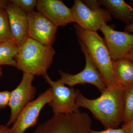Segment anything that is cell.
Wrapping results in <instances>:
<instances>
[{"label": "cell", "instance_id": "17", "mask_svg": "<svg viewBox=\"0 0 133 133\" xmlns=\"http://www.w3.org/2000/svg\"><path fill=\"white\" fill-rule=\"evenodd\" d=\"M123 122L133 119V86L124 87L123 93Z\"/></svg>", "mask_w": 133, "mask_h": 133}, {"label": "cell", "instance_id": "4", "mask_svg": "<svg viewBox=\"0 0 133 133\" xmlns=\"http://www.w3.org/2000/svg\"><path fill=\"white\" fill-rule=\"evenodd\" d=\"M91 126L90 122L81 117L58 115L40 124L33 133H90Z\"/></svg>", "mask_w": 133, "mask_h": 133}, {"label": "cell", "instance_id": "22", "mask_svg": "<svg viewBox=\"0 0 133 133\" xmlns=\"http://www.w3.org/2000/svg\"><path fill=\"white\" fill-rule=\"evenodd\" d=\"M82 1L88 7L91 9H97L100 8V7L101 5L99 3L98 1L84 0V1Z\"/></svg>", "mask_w": 133, "mask_h": 133}, {"label": "cell", "instance_id": "14", "mask_svg": "<svg viewBox=\"0 0 133 133\" xmlns=\"http://www.w3.org/2000/svg\"><path fill=\"white\" fill-rule=\"evenodd\" d=\"M101 6L106 8L110 15L127 24L133 23V8L124 0H98Z\"/></svg>", "mask_w": 133, "mask_h": 133}, {"label": "cell", "instance_id": "16", "mask_svg": "<svg viewBox=\"0 0 133 133\" xmlns=\"http://www.w3.org/2000/svg\"><path fill=\"white\" fill-rule=\"evenodd\" d=\"M19 48L13 41L0 43V66L9 65L16 67L15 58Z\"/></svg>", "mask_w": 133, "mask_h": 133}, {"label": "cell", "instance_id": "23", "mask_svg": "<svg viewBox=\"0 0 133 133\" xmlns=\"http://www.w3.org/2000/svg\"><path fill=\"white\" fill-rule=\"evenodd\" d=\"M122 128L125 133H133V119L129 122L123 124Z\"/></svg>", "mask_w": 133, "mask_h": 133}, {"label": "cell", "instance_id": "15", "mask_svg": "<svg viewBox=\"0 0 133 133\" xmlns=\"http://www.w3.org/2000/svg\"><path fill=\"white\" fill-rule=\"evenodd\" d=\"M112 68L115 78L119 84L124 88L133 86V62L127 58L114 60Z\"/></svg>", "mask_w": 133, "mask_h": 133}, {"label": "cell", "instance_id": "19", "mask_svg": "<svg viewBox=\"0 0 133 133\" xmlns=\"http://www.w3.org/2000/svg\"><path fill=\"white\" fill-rule=\"evenodd\" d=\"M21 9L28 14L34 11L36 6L37 1L36 0H11Z\"/></svg>", "mask_w": 133, "mask_h": 133}, {"label": "cell", "instance_id": "7", "mask_svg": "<svg viewBox=\"0 0 133 133\" xmlns=\"http://www.w3.org/2000/svg\"><path fill=\"white\" fill-rule=\"evenodd\" d=\"M71 9L74 22L86 30L97 32L103 24L112 20L111 15L106 9H91L81 0L74 1Z\"/></svg>", "mask_w": 133, "mask_h": 133}, {"label": "cell", "instance_id": "2", "mask_svg": "<svg viewBox=\"0 0 133 133\" xmlns=\"http://www.w3.org/2000/svg\"><path fill=\"white\" fill-rule=\"evenodd\" d=\"M74 28L78 42L84 46L104 79L107 87L120 85L115 78L113 61L104 38L97 32L84 29L77 24H74Z\"/></svg>", "mask_w": 133, "mask_h": 133}, {"label": "cell", "instance_id": "27", "mask_svg": "<svg viewBox=\"0 0 133 133\" xmlns=\"http://www.w3.org/2000/svg\"><path fill=\"white\" fill-rule=\"evenodd\" d=\"M126 58L130 59L131 61L133 62V48L130 51V52L129 53L127 57Z\"/></svg>", "mask_w": 133, "mask_h": 133}, {"label": "cell", "instance_id": "18", "mask_svg": "<svg viewBox=\"0 0 133 133\" xmlns=\"http://www.w3.org/2000/svg\"><path fill=\"white\" fill-rule=\"evenodd\" d=\"M13 41L8 14L5 9H0V43Z\"/></svg>", "mask_w": 133, "mask_h": 133}, {"label": "cell", "instance_id": "25", "mask_svg": "<svg viewBox=\"0 0 133 133\" xmlns=\"http://www.w3.org/2000/svg\"><path fill=\"white\" fill-rule=\"evenodd\" d=\"M124 31L128 33H132L133 34V23L132 24L127 25L125 27Z\"/></svg>", "mask_w": 133, "mask_h": 133}, {"label": "cell", "instance_id": "9", "mask_svg": "<svg viewBox=\"0 0 133 133\" xmlns=\"http://www.w3.org/2000/svg\"><path fill=\"white\" fill-rule=\"evenodd\" d=\"M23 72L22 78L18 86L11 92L8 105L11 110V115L7 124L8 127L14 124L23 109L29 102L33 101L37 90L32 85L34 75Z\"/></svg>", "mask_w": 133, "mask_h": 133}, {"label": "cell", "instance_id": "8", "mask_svg": "<svg viewBox=\"0 0 133 133\" xmlns=\"http://www.w3.org/2000/svg\"><path fill=\"white\" fill-rule=\"evenodd\" d=\"M52 98V91L50 88L36 99L29 102L10 128V133H24L27 129L36 125L41 110L47 104L51 102Z\"/></svg>", "mask_w": 133, "mask_h": 133}, {"label": "cell", "instance_id": "28", "mask_svg": "<svg viewBox=\"0 0 133 133\" xmlns=\"http://www.w3.org/2000/svg\"><path fill=\"white\" fill-rule=\"evenodd\" d=\"M2 72L1 71V69L0 68V76L2 75Z\"/></svg>", "mask_w": 133, "mask_h": 133}, {"label": "cell", "instance_id": "24", "mask_svg": "<svg viewBox=\"0 0 133 133\" xmlns=\"http://www.w3.org/2000/svg\"><path fill=\"white\" fill-rule=\"evenodd\" d=\"M0 133H10V128L6 125H0Z\"/></svg>", "mask_w": 133, "mask_h": 133}, {"label": "cell", "instance_id": "20", "mask_svg": "<svg viewBox=\"0 0 133 133\" xmlns=\"http://www.w3.org/2000/svg\"><path fill=\"white\" fill-rule=\"evenodd\" d=\"M11 95V92L8 91L0 92V109L5 108L8 105Z\"/></svg>", "mask_w": 133, "mask_h": 133}, {"label": "cell", "instance_id": "10", "mask_svg": "<svg viewBox=\"0 0 133 133\" xmlns=\"http://www.w3.org/2000/svg\"><path fill=\"white\" fill-rule=\"evenodd\" d=\"M99 30L112 60L126 58L133 48V34L117 31L107 23L103 24Z\"/></svg>", "mask_w": 133, "mask_h": 133}, {"label": "cell", "instance_id": "26", "mask_svg": "<svg viewBox=\"0 0 133 133\" xmlns=\"http://www.w3.org/2000/svg\"><path fill=\"white\" fill-rule=\"evenodd\" d=\"M8 3V1L0 0V9H4Z\"/></svg>", "mask_w": 133, "mask_h": 133}, {"label": "cell", "instance_id": "13", "mask_svg": "<svg viewBox=\"0 0 133 133\" xmlns=\"http://www.w3.org/2000/svg\"><path fill=\"white\" fill-rule=\"evenodd\" d=\"M36 9L58 27L74 22L71 8L62 1L38 0Z\"/></svg>", "mask_w": 133, "mask_h": 133}, {"label": "cell", "instance_id": "12", "mask_svg": "<svg viewBox=\"0 0 133 133\" xmlns=\"http://www.w3.org/2000/svg\"><path fill=\"white\" fill-rule=\"evenodd\" d=\"M4 9L8 14L13 40L21 47L29 38L28 14L10 1Z\"/></svg>", "mask_w": 133, "mask_h": 133}, {"label": "cell", "instance_id": "11", "mask_svg": "<svg viewBox=\"0 0 133 133\" xmlns=\"http://www.w3.org/2000/svg\"><path fill=\"white\" fill-rule=\"evenodd\" d=\"M28 16L29 37L44 45H53L58 27L38 11L34 10Z\"/></svg>", "mask_w": 133, "mask_h": 133}, {"label": "cell", "instance_id": "6", "mask_svg": "<svg viewBox=\"0 0 133 133\" xmlns=\"http://www.w3.org/2000/svg\"><path fill=\"white\" fill-rule=\"evenodd\" d=\"M79 43L85 57L84 68L82 71L76 74L66 73L60 70L59 73L60 79L58 81L71 87L79 84H90L97 87L101 93L107 88L104 79L84 45L80 42Z\"/></svg>", "mask_w": 133, "mask_h": 133}, {"label": "cell", "instance_id": "1", "mask_svg": "<svg viewBox=\"0 0 133 133\" xmlns=\"http://www.w3.org/2000/svg\"><path fill=\"white\" fill-rule=\"evenodd\" d=\"M121 85L107 87L99 97L90 99L79 93L76 99L79 108L88 109L106 128H118L123 122V93Z\"/></svg>", "mask_w": 133, "mask_h": 133}, {"label": "cell", "instance_id": "5", "mask_svg": "<svg viewBox=\"0 0 133 133\" xmlns=\"http://www.w3.org/2000/svg\"><path fill=\"white\" fill-rule=\"evenodd\" d=\"M44 77L51 89L52 100L49 104L55 114H69L79 111L76 101L80 91L67 87L58 80L52 81L48 74Z\"/></svg>", "mask_w": 133, "mask_h": 133}, {"label": "cell", "instance_id": "3", "mask_svg": "<svg viewBox=\"0 0 133 133\" xmlns=\"http://www.w3.org/2000/svg\"><path fill=\"white\" fill-rule=\"evenodd\" d=\"M56 53L52 45L42 44L29 38L19 47L15 58L17 69L34 76H45Z\"/></svg>", "mask_w": 133, "mask_h": 133}, {"label": "cell", "instance_id": "21", "mask_svg": "<svg viewBox=\"0 0 133 133\" xmlns=\"http://www.w3.org/2000/svg\"><path fill=\"white\" fill-rule=\"evenodd\" d=\"M90 133H125L124 129L121 128H107L102 131H96L91 129Z\"/></svg>", "mask_w": 133, "mask_h": 133}, {"label": "cell", "instance_id": "29", "mask_svg": "<svg viewBox=\"0 0 133 133\" xmlns=\"http://www.w3.org/2000/svg\"><path fill=\"white\" fill-rule=\"evenodd\" d=\"M130 1V2L131 3V4L133 5V0H131V1Z\"/></svg>", "mask_w": 133, "mask_h": 133}]
</instances>
